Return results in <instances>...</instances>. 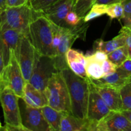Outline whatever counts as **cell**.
Listing matches in <instances>:
<instances>
[{"label": "cell", "mask_w": 131, "mask_h": 131, "mask_svg": "<svg viewBox=\"0 0 131 131\" xmlns=\"http://www.w3.org/2000/svg\"><path fill=\"white\" fill-rule=\"evenodd\" d=\"M66 83L70 97L71 114L81 119H86L89 97V79L76 75L69 67L60 71Z\"/></svg>", "instance_id": "cell-1"}, {"label": "cell", "mask_w": 131, "mask_h": 131, "mask_svg": "<svg viewBox=\"0 0 131 131\" xmlns=\"http://www.w3.org/2000/svg\"><path fill=\"white\" fill-rule=\"evenodd\" d=\"M29 38L37 53L54 57L51 23L41 13L35 12L29 24Z\"/></svg>", "instance_id": "cell-2"}, {"label": "cell", "mask_w": 131, "mask_h": 131, "mask_svg": "<svg viewBox=\"0 0 131 131\" xmlns=\"http://www.w3.org/2000/svg\"><path fill=\"white\" fill-rule=\"evenodd\" d=\"M35 12L28 3L15 7L5 8L0 13V30L11 29L29 35V27Z\"/></svg>", "instance_id": "cell-3"}, {"label": "cell", "mask_w": 131, "mask_h": 131, "mask_svg": "<svg viewBox=\"0 0 131 131\" xmlns=\"http://www.w3.org/2000/svg\"><path fill=\"white\" fill-rule=\"evenodd\" d=\"M18 99L19 97L9 87L0 83V104L5 122V125L0 130H27L22 125Z\"/></svg>", "instance_id": "cell-4"}, {"label": "cell", "mask_w": 131, "mask_h": 131, "mask_svg": "<svg viewBox=\"0 0 131 131\" xmlns=\"http://www.w3.org/2000/svg\"><path fill=\"white\" fill-rule=\"evenodd\" d=\"M44 93L49 106L58 111L71 114L69 92L60 72L51 77Z\"/></svg>", "instance_id": "cell-5"}, {"label": "cell", "mask_w": 131, "mask_h": 131, "mask_svg": "<svg viewBox=\"0 0 131 131\" xmlns=\"http://www.w3.org/2000/svg\"><path fill=\"white\" fill-rule=\"evenodd\" d=\"M79 23L78 25L73 27L61 26V37L60 42L56 51V56L54 57L55 65L58 70L61 71L68 67L65 59V54L78 38H81L84 39L86 36L87 28L88 25L86 24H82Z\"/></svg>", "instance_id": "cell-6"}, {"label": "cell", "mask_w": 131, "mask_h": 131, "mask_svg": "<svg viewBox=\"0 0 131 131\" xmlns=\"http://www.w3.org/2000/svg\"><path fill=\"white\" fill-rule=\"evenodd\" d=\"M58 72L55 65L54 57L40 55L36 52L35 61L29 83L44 93L51 77Z\"/></svg>", "instance_id": "cell-7"}, {"label": "cell", "mask_w": 131, "mask_h": 131, "mask_svg": "<svg viewBox=\"0 0 131 131\" xmlns=\"http://www.w3.org/2000/svg\"><path fill=\"white\" fill-rule=\"evenodd\" d=\"M0 83L9 87L18 97L23 98L26 81L14 51H11L10 60L1 72Z\"/></svg>", "instance_id": "cell-8"}, {"label": "cell", "mask_w": 131, "mask_h": 131, "mask_svg": "<svg viewBox=\"0 0 131 131\" xmlns=\"http://www.w3.org/2000/svg\"><path fill=\"white\" fill-rule=\"evenodd\" d=\"M18 102L23 127L31 131H52L45 119L41 108L29 106L19 97Z\"/></svg>", "instance_id": "cell-9"}, {"label": "cell", "mask_w": 131, "mask_h": 131, "mask_svg": "<svg viewBox=\"0 0 131 131\" xmlns=\"http://www.w3.org/2000/svg\"><path fill=\"white\" fill-rule=\"evenodd\" d=\"M36 50L32 45L29 35H23L15 52L23 78L26 83L29 82L34 67Z\"/></svg>", "instance_id": "cell-10"}, {"label": "cell", "mask_w": 131, "mask_h": 131, "mask_svg": "<svg viewBox=\"0 0 131 131\" xmlns=\"http://www.w3.org/2000/svg\"><path fill=\"white\" fill-rule=\"evenodd\" d=\"M89 86L86 119L90 122V130L96 131L97 123L106 116L110 110L96 90L90 79H89Z\"/></svg>", "instance_id": "cell-11"}, {"label": "cell", "mask_w": 131, "mask_h": 131, "mask_svg": "<svg viewBox=\"0 0 131 131\" xmlns=\"http://www.w3.org/2000/svg\"><path fill=\"white\" fill-rule=\"evenodd\" d=\"M131 123L121 111H110L97 124V131H129Z\"/></svg>", "instance_id": "cell-12"}, {"label": "cell", "mask_w": 131, "mask_h": 131, "mask_svg": "<svg viewBox=\"0 0 131 131\" xmlns=\"http://www.w3.org/2000/svg\"><path fill=\"white\" fill-rule=\"evenodd\" d=\"M75 0H60L41 13L51 23L58 26L67 27L65 18L68 13L73 10Z\"/></svg>", "instance_id": "cell-13"}, {"label": "cell", "mask_w": 131, "mask_h": 131, "mask_svg": "<svg viewBox=\"0 0 131 131\" xmlns=\"http://www.w3.org/2000/svg\"><path fill=\"white\" fill-rule=\"evenodd\" d=\"M23 34L16 30L5 29L0 30V44L3 54L4 65L6 66L10 60L11 51L15 52Z\"/></svg>", "instance_id": "cell-14"}, {"label": "cell", "mask_w": 131, "mask_h": 131, "mask_svg": "<svg viewBox=\"0 0 131 131\" xmlns=\"http://www.w3.org/2000/svg\"><path fill=\"white\" fill-rule=\"evenodd\" d=\"M93 84L96 90L110 111H122V101L120 89L107 86Z\"/></svg>", "instance_id": "cell-15"}, {"label": "cell", "mask_w": 131, "mask_h": 131, "mask_svg": "<svg viewBox=\"0 0 131 131\" xmlns=\"http://www.w3.org/2000/svg\"><path fill=\"white\" fill-rule=\"evenodd\" d=\"M65 59L68 67L76 75L89 79L85 70L86 56L78 50L69 49L65 54Z\"/></svg>", "instance_id": "cell-16"}, {"label": "cell", "mask_w": 131, "mask_h": 131, "mask_svg": "<svg viewBox=\"0 0 131 131\" xmlns=\"http://www.w3.org/2000/svg\"><path fill=\"white\" fill-rule=\"evenodd\" d=\"M22 99L27 104L33 107L42 108L48 105L45 93L37 90L29 82L26 83Z\"/></svg>", "instance_id": "cell-17"}, {"label": "cell", "mask_w": 131, "mask_h": 131, "mask_svg": "<svg viewBox=\"0 0 131 131\" xmlns=\"http://www.w3.org/2000/svg\"><path fill=\"white\" fill-rule=\"evenodd\" d=\"M131 79L123 70L117 67L116 70L112 74L103 76L99 79H90L91 81L97 85L107 86L120 89L129 79Z\"/></svg>", "instance_id": "cell-18"}, {"label": "cell", "mask_w": 131, "mask_h": 131, "mask_svg": "<svg viewBox=\"0 0 131 131\" xmlns=\"http://www.w3.org/2000/svg\"><path fill=\"white\" fill-rule=\"evenodd\" d=\"M89 121L87 119H81L66 113L63 116L60 124V131H88Z\"/></svg>", "instance_id": "cell-19"}, {"label": "cell", "mask_w": 131, "mask_h": 131, "mask_svg": "<svg viewBox=\"0 0 131 131\" xmlns=\"http://www.w3.org/2000/svg\"><path fill=\"white\" fill-rule=\"evenodd\" d=\"M125 34L120 31L116 37L109 41H104L102 39H98L95 41L93 48L95 50H100L106 52L107 54L114 50L125 46Z\"/></svg>", "instance_id": "cell-20"}, {"label": "cell", "mask_w": 131, "mask_h": 131, "mask_svg": "<svg viewBox=\"0 0 131 131\" xmlns=\"http://www.w3.org/2000/svg\"><path fill=\"white\" fill-rule=\"evenodd\" d=\"M41 111L52 130L60 131L61 119L65 113L58 111L49 105L42 107Z\"/></svg>", "instance_id": "cell-21"}, {"label": "cell", "mask_w": 131, "mask_h": 131, "mask_svg": "<svg viewBox=\"0 0 131 131\" xmlns=\"http://www.w3.org/2000/svg\"><path fill=\"white\" fill-rule=\"evenodd\" d=\"M85 70L87 75L90 79H99L104 76L102 63L95 60L91 54L86 55Z\"/></svg>", "instance_id": "cell-22"}, {"label": "cell", "mask_w": 131, "mask_h": 131, "mask_svg": "<svg viewBox=\"0 0 131 131\" xmlns=\"http://www.w3.org/2000/svg\"><path fill=\"white\" fill-rule=\"evenodd\" d=\"M128 58H129V54L125 46L114 50L107 54V59L117 67L120 66Z\"/></svg>", "instance_id": "cell-23"}, {"label": "cell", "mask_w": 131, "mask_h": 131, "mask_svg": "<svg viewBox=\"0 0 131 131\" xmlns=\"http://www.w3.org/2000/svg\"><path fill=\"white\" fill-rule=\"evenodd\" d=\"M123 110H131V79L120 89Z\"/></svg>", "instance_id": "cell-24"}, {"label": "cell", "mask_w": 131, "mask_h": 131, "mask_svg": "<svg viewBox=\"0 0 131 131\" xmlns=\"http://www.w3.org/2000/svg\"><path fill=\"white\" fill-rule=\"evenodd\" d=\"M106 7H107V5H104V4H93L91 7L90 10L83 17V21L87 23L90 20H92L106 14Z\"/></svg>", "instance_id": "cell-25"}, {"label": "cell", "mask_w": 131, "mask_h": 131, "mask_svg": "<svg viewBox=\"0 0 131 131\" xmlns=\"http://www.w3.org/2000/svg\"><path fill=\"white\" fill-rule=\"evenodd\" d=\"M95 0H78L74 6L73 10L80 17L83 18L90 10Z\"/></svg>", "instance_id": "cell-26"}, {"label": "cell", "mask_w": 131, "mask_h": 131, "mask_svg": "<svg viewBox=\"0 0 131 131\" xmlns=\"http://www.w3.org/2000/svg\"><path fill=\"white\" fill-rule=\"evenodd\" d=\"M106 14L111 19H116L120 20L124 15V8L121 3H115L107 5Z\"/></svg>", "instance_id": "cell-27"}, {"label": "cell", "mask_w": 131, "mask_h": 131, "mask_svg": "<svg viewBox=\"0 0 131 131\" xmlns=\"http://www.w3.org/2000/svg\"><path fill=\"white\" fill-rule=\"evenodd\" d=\"M60 0H29L28 4L33 11L42 12Z\"/></svg>", "instance_id": "cell-28"}, {"label": "cell", "mask_w": 131, "mask_h": 131, "mask_svg": "<svg viewBox=\"0 0 131 131\" xmlns=\"http://www.w3.org/2000/svg\"><path fill=\"white\" fill-rule=\"evenodd\" d=\"M121 3L124 8V15L122 20L124 26L131 28V0H122Z\"/></svg>", "instance_id": "cell-29"}, {"label": "cell", "mask_w": 131, "mask_h": 131, "mask_svg": "<svg viewBox=\"0 0 131 131\" xmlns=\"http://www.w3.org/2000/svg\"><path fill=\"white\" fill-rule=\"evenodd\" d=\"M83 19V18L80 17L74 10H71L68 13L64 20L67 27H73L78 25Z\"/></svg>", "instance_id": "cell-30"}, {"label": "cell", "mask_w": 131, "mask_h": 131, "mask_svg": "<svg viewBox=\"0 0 131 131\" xmlns=\"http://www.w3.org/2000/svg\"><path fill=\"white\" fill-rule=\"evenodd\" d=\"M120 31L125 34V46L127 50L129 58H131V28L124 26Z\"/></svg>", "instance_id": "cell-31"}, {"label": "cell", "mask_w": 131, "mask_h": 131, "mask_svg": "<svg viewBox=\"0 0 131 131\" xmlns=\"http://www.w3.org/2000/svg\"><path fill=\"white\" fill-rule=\"evenodd\" d=\"M118 67L107 59L102 63V68L103 70L104 76L110 75L115 72Z\"/></svg>", "instance_id": "cell-32"}, {"label": "cell", "mask_w": 131, "mask_h": 131, "mask_svg": "<svg viewBox=\"0 0 131 131\" xmlns=\"http://www.w3.org/2000/svg\"><path fill=\"white\" fill-rule=\"evenodd\" d=\"M118 67L120 68L127 75L131 78V58H128L125 60L120 66Z\"/></svg>", "instance_id": "cell-33"}, {"label": "cell", "mask_w": 131, "mask_h": 131, "mask_svg": "<svg viewBox=\"0 0 131 131\" xmlns=\"http://www.w3.org/2000/svg\"><path fill=\"white\" fill-rule=\"evenodd\" d=\"M90 54L95 60L100 63H102L107 59V54L104 51H100V50H96L95 52H94L93 53H91Z\"/></svg>", "instance_id": "cell-34"}, {"label": "cell", "mask_w": 131, "mask_h": 131, "mask_svg": "<svg viewBox=\"0 0 131 131\" xmlns=\"http://www.w3.org/2000/svg\"><path fill=\"white\" fill-rule=\"evenodd\" d=\"M29 0H6V8L15 7L28 3Z\"/></svg>", "instance_id": "cell-35"}, {"label": "cell", "mask_w": 131, "mask_h": 131, "mask_svg": "<svg viewBox=\"0 0 131 131\" xmlns=\"http://www.w3.org/2000/svg\"><path fill=\"white\" fill-rule=\"evenodd\" d=\"M122 0H95V3L98 4H104V5H109V4L115 3H121Z\"/></svg>", "instance_id": "cell-36"}, {"label": "cell", "mask_w": 131, "mask_h": 131, "mask_svg": "<svg viewBox=\"0 0 131 131\" xmlns=\"http://www.w3.org/2000/svg\"><path fill=\"white\" fill-rule=\"evenodd\" d=\"M4 67H5V65H4L3 54L2 48H1V44H0V73H1Z\"/></svg>", "instance_id": "cell-37"}, {"label": "cell", "mask_w": 131, "mask_h": 131, "mask_svg": "<svg viewBox=\"0 0 131 131\" xmlns=\"http://www.w3.org/2000/svg\"><path fill=\"white\" fill-rule=\"evenodd\" d=\"M121 112L131 123V110H123Z\"/></svg>", "instance_id": "cell-38"}, {"label": "cell", "mask_w": 131, "mask_h": 131, "mask_svg": "<svg viewBox=\"0 0 131 131\" xmlns=\"http://www.w3.org/2000/svg\"><path fill=\"white\" fill-rule=\"evenodd\" d=\"M6 8V0H0V13Z\"/></svg>", "instance_id": "cell-39"}, {"label": "cell", "mask_w": 131, "mask_h": 131, "mask_svg": "<svg viewBox=\"0 0 131 131\" xmlns=\"http://www.w3.org/2000/svg\"><path fill=\"white\" fill-rule=\"evenodd\" d=\"M1 127H2V125H1V122H0V129H1Z\"/></svg>", "instance_id": "cell-40"}, {"label": "cell", "mask_w": 131, "mask_h": 131, "mask_svg": "<svg viewBox=\"0 0 131 131\" xmlns=\"http://www.w3.org/2000/svg\"><path fill=\"white\" fill-rule=\"evenodd\" d=\"M129 131H131V126H130V127L129 128Z\"/></svg>", "instance_id": "cell-41"}, {"label": "cell", "mask_w": 131, "mask_h": 131, "mask_svg": "<svg viewBox=\"0 0 131 131\" xmlns=\"http://www.w3.org/2000/svg\"><path fill=\"white\" fill-rule=\"evenodd\" d=\"M0 81H1V73H0Z\"/></svg>", "instance_id": "cell-42"}, {"label": "cell", "mask_w": 131, "mask_h": 131, "mask_svg": "<svg viewBox=\"0 0 131 131\" xmlns=\"http://www.w3.org/2000/svg\"><path fill=\"white\" fill-rule=\"evenodd\" d=\"M78 1V0H75V2H76V1Z\"/></svg>", "instance_id": "cell-43"}]
</instances>
